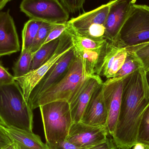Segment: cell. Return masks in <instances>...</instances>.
Instances as JSON below:
<instances>
[{"instance_id":"1","label":"cell","mask_w":149,"mask_h":149,"mask_svg":"<svg viewBox=\"0 0 149 149\" xmlns=\"http://www.w3.org/2000/svg\"><path fill=\"white\" fill-rule=\"evenodd\" d=\"M149 106V87L142 68L123 79L120 114L112 136L117 149H131L137 143L140 122Z\"/></svg>"},{"instance_id":"2","label":"cell","mask_w":149,"mask_h":149,"mask_svg":"<svg viewBox=\"0 0 149 149\" xmlns=\"http://www.w3.org/2000/svg\"><path fill=\"white\" fill-rule=\"evenodd\" d=\"M0 123L10 128L33 132V110L16 81L0 86Z\"/></svg>"},{"instance_id":"3","label":"cell","mask_w":149,"mask_h":149,"mask_svg":"<svg viewBox=\"0 0 149 149\" xmlns=\"http://www.w3.org/2000/svg\"><path fill=\"white\" fill-rule=\"evenodd\" d=\"M46 146L55 148L66 141L73 123L70 104L65 100L51 102L39 107Z\"/></svg>"},{"instance_id":"4","label":"cell","mask_w":149,"mask_h":149,"mask_svg":"<svg viewBox=\"0 0 149 149\" xmlns=\"http://www.w3.org/2000/svg\"><path fill=\"white\" fill-rule=\"evenodd\" d=\"M80 58H75L65 74L41 95L30 106L32 110L51 102L65 100L70 103L86 78Z\"/></svg>"},{"instance_id":"5","label":"cell","mask_w":149,"mask_h":149,"mask_svg":"<svg viewBox=\"0 0 149 149\" xmlns=\"http://www.w3.org/2000/svg\"><path fill=\"white\" fill-rule=\"evenodd\" d=\"M117 40L126 48L149 42V6L134 3Z\"/></svg>"},{"instance_id":"6","label":"cell","mask_w":149,"mask_h":149,"mask_svg":"<svg viewBox=\"0 0 149 149\" xmlns=\"http://www.w3.org/2000/svg\"><path fill=\"white\" fill-rule=\"evenodd\" d=\"M113 0L67 22L68 26L82 36L95 40L105 38V23Z\"/></svg>"},{"instance_id":"7","label":"cell","mask_w":149,"mask_h":149,"mask_svg":"<svg viewBox=\"0 0 149 149\" xmlns=\"http://www.w3.org/2000/svg\"><path fill=\"white\" fill-rule=\"evenodd\" d=\"M20 8L30 19L50 23L66 22L70 16L60 0H22Z\"/></svg>"},{"instance_id":"8","label":"cell","mask_w":149,"mask_h":149,"mask_svg":"<svg viewBox=\"0 0 149 149\" xmlns=\"http://www.w3.org/2000/svg\"><path fill=\"white\" fill-rule=\"evenodd\" d=\"M73 47L70 36L66 30L60 37L59 44L56 50L47 62L38 69L30 71L28 74L15 78V80L20 86L27 103L30 95L36 85L55 64Z\"/></svg>"},{"instance_id":"9","label":"cell","mask_w":149,"mask_h":149,"mask_svg":"<svg viewBox=\"0 0 149 149\" xmlns=\"http://www.w3.org/2000/svg\"><path fill=\"white\" fill-rule=\"evenodd\" d=\"M106 126H92L81 122L73 123L66 141L80 147H92L109 141Z\"/></svg>"},{"instance_id":"10","label":"cell","mask_w":149,"mask_h":149,"mask_svg":"<svg viewBox=\"0 0 149 149\" xmlns=\"http://www.w3.org/2000/svg\"><path fill=\"white\" fill-rule=\"evenodd\" d=\"M123 79L112 81L107 79L102 85L104 102L107 113L106 127L109 135L111 136L113 134L120 114Z\"/></svg>"},{"instance_id":"11","label":"cell","mask_w":149,"mask_h":149,"mask_svg":"<svg viewBox=\"0 0 149 149\" xmlns=\"http://www.w3.org/2000/svg\"><path fill=\"white\" fill-rule=\"evenodd\" d=\"M75 57L76 54L73 47L55 64L31 91L28 101L29 106L66 73Z\"/></svg>"},{"instance_id":"12","label":"cell","mask_w":149,"mask_h":149,"mask_svg":"<svg viewBox=\"0 0 149 149\" xmlns=\"http://www.w3.org/2000/svg\"><path fill=\"white\" fill-rule=\"evenodd\" d=\"M136 0H113L105 23V38L116 41L131 6Z\"/></svg>"},{"instance_id":"13","label":"cell","mask_w":149,"mask_h":149,"mask_svg":"<svg viewBox=\"0 0 149 149\" xmlns=\"http://www.w3.org/2000/svg\"><path fill=\"white\" fill-rule=\"evenodd\" d=\"M127 52V48L118 40L108 41L107 50L96 75L107 79L113 78L124 64Z\"/></svg>"},{"instance_id":"14","label":"cell","mask_w":149,"mask_h":149,"mask_svg":"<svg viewBox=\"0 0 149 149\" xmlns=\"http://www.w3.org/2000/svg\"><path fill=\"white\" fill-rule=\"evenodd\" d=\"M103 82L101 77L97 75L86 78L70 103L73 123L81 121L83 113L94 93Z\"/></svg>"},{"instance_id":"15","label":"cell","mask_w":149,"mask_h":149,"mask_svg":"<svg viewBox=\"0 0 149 149\" xmlns=\"http://www.w3.org/2000/svg\"><path fill=\"white\" fill-rule=\"evenodd\" d=\"M20 49L18 35L9 10L0 12V57L15 53Z\"/></svg>"},{"instance_id":"16","label":"cell","mask_w":149,"mask_h":149,"mask_svg":"<svg viewBox=\"0 0 149 149\" xmlns=\"http://www.w3.org/2000/svg\"><path fill=\"white\" fill-rule=\"evenodd\" d=\"M102 85L94 93L83 113L81 122L85 124L106 127L107 113L104 102Z\"/></svg>"},{"instance_id":"17","label":"cell","mask_w":149,"mask_h":149,"mask_svg":"<svg viewBox=\"0 0 149 149\" xmlns=\"http://www.w3.org/2000/svg\"><path fill=\"white\" fill-rule=\"evenodd\" d=\"M108 40L105 45L99 49H86L74 47L75 54L82 63L84 73L87 77L96 75L107 50Z\"/></svg>"},{"instance_id":"18","label":"cell","mask_w":149,"mask_h":149,"mask_svg":"<svg viewBox=\"0 0 149 149\" xmlns=\"http://www.w3.org/2000/svg\"><path fill=\"white\" fill-rule=\"evenodd\" d=\"M5 131L19 149H48L41 137L32 132L10 128L4 126Z\"/></svg>"},{"instance_id":"19","label":"cell","mask_w":149,"mask_h":149,"mask_svg":"<svg viewBox=\"0 0 149 149\" xmlns=\"http://www.w3.org/2000/svg\"><path fill=\"white\" fill-rule=\"evenodd\" d=\"M59 41L60 37L48 43L44 44L34 54L30 71L39 68L51 57L58 46Z\"/></svg>"},{"instance_id":"20","label":"cell","mask_w":149,"mask_h":149,"mask_svg":"<svg viewBox=\"0 0 149 149\" xmlns=\"http://www.w3.org/2000/svg\"><path fill=\"white\" fill-rule=\"evenodd\" d=\"M127 58L121 68L113 78L108 79L112 81L121 79L134 72L143 68L141 62L136 55L130 51L127 50Z\"/></svg>"},{"instance_id":"21","label":"cell","mask_w":149,"mask_h":149,"mask_svg":"<svg viewBox=\"0 0 149 149\" xmlns=\"http://www.w3.org/2000/svg\"><path fill=\"white\" fill-rule=\"evenodd\" d=\"M43 22L30 19L24 24L22 30V50H31L38 30Z\"/></svg>"},{"instance_id":"22","label":"cell","mask_w":149,"mask_h":149,"mask_svg":"<svg viewBox=\"0 0 149 149\" xmlns=\"http://www.w3.org/2000/svg\"><path fill=\"white\" fill-rule=\"evenodd\" d=\"M66 30L70 36L74 47H80L86 49H95L102 47L107 42V39L95 40L82 36L74 32L69 26Z\"/></svg>"},{"instance_id":"23","label":"cell","mask_w":149,"mask_h":149,"mask_svg":"<svg viewBox=\"0 0 149 149\" xmlns=\"http://www.w3.org/2000/svg\"><path fill=\"white\" fill-rule=\"evenodd\" d=\"M34 54L30 50H22L21 55L13 68L15 78L22 77L30 71Z\"/></svg>"},{"instance_id":"24","label":"cell","mask_w":149,"mask_h":149,"mask_svg":"<svg viewBox=\"0 0 149 149\" xmlns=\"http://www.w3.org/2000/svg\"><path fill=\"white\" fill-rule=\"evenodd\" d=\"M56 24L43 22L31 49V51L34 55L43 45L49 33Z\"/></svg>"},{"instance_id":"25","label":"cell","mask_w":149,"mask_h":149,"mask_svg":"<svg viewBox=\"0 0 149 149\" xmlns=\"http://www.w3.org/2000/svg\"><path fill=\"white\" fill-rule=\"evenodd\" d=\"M137 143L149 147V106L143 113L138 128Z\"/></svg>"},{"instance_id":"26","label":"cell","mask_w":149,"mask_h":149,"mask_svg":"<svg viewBox=\"0 0 149 149\" xmlns=\"http://www.w3.org/2000/svg\"><path fill=\"white\" fill-rule=\"evenodd\" d=\"M128 50L134 53L139 58L145 72L149 71V42L141 44L138 45L127 48Z\"/></svg>"},{"instance_id":"27","label":"cell","mask_w":149,"mask_h":149,"mask_svg":"<svg viewBox=\"0 0 149 149\" xmlns=\"http://www.w3.org/2000/svg\"><path fill=\"white\" fill-rule=\"evenodd\" d=\"M115 146L112 139H109L105 143L88 147L76 146L65 141L51 149H110L115 147Z\"/></svg>"},{"instance_id":"28","label":"cell","mask_w":149,"mask_h":149,"mask_svg":"<svg viewBox=\"0 0 149 149\" xmlns=\"http://www.w3.org/2000/svg\"><path fill=\"white\" fill-rule=\"evenodd\" d=\"M68 27L67 22L61 23H56L52 28L46 40L45 41L44 44L48 43L55 39L59 38L62 34L65 31ZM43 44V45H44Z\"/></svg>"},{"instance_id":"29","label":"cell","mask_w":149,"mask_h":149,"mask_svg":"<svg viewBox=\"0 0 149 149\" xmlns=\"http://www.w3.org/2000/svg\"><path fill=\"white\" fill-rule=\"evenodd\" d=\"M69 13H74L82 8L86 0H60Z\"/></svg>"},{"instance_id":"30","label":"cell","mask_w":149,"mask_h":149,"mask_svg":"<svg viewBox=\"0 0 149 149\" xmlns=\"http://www.w3.org/2000/svg\"><path fill=\"white\" fill-rule=\"evenodd\" d=\"M15 81L14 75L9 73L0 63V86L13 83Z\"/></svg>"},{"instance_id":"31","label":"cell","mask_w":149,"mask_h":149,"mask_svg":"<svg viewBox=\"0 0 149 149\" xmlns=\"http://www.w3.org/2000/svg\"><path fill=\"white\" fill-rule=\"evenodd\" d=\"M13 143L5 131L4 126L0 123V149H3Z\"/></svg>"},{"instance_id":"32","label":"cell","mask_w":149,"mask_h":149,"mask_svg":"<svg viewBox=\"0 0 149 149\" xmlns=\"http://www.w3.org/2000/svg\"><path fill=\"white\" fill-rule=\"evenodd\" d=\"M147 147L148 146H145L141 143H137L134 145L133 149H146Z\"/></svg>"},{"instance_id":"33","label":"cell","mask_w":149,"mask_h":149,"mask_svg":"<svg viewBox=\"0 0 149 149\" xmlns=\"http://www.w3.org/2000/svg\"><path fill=\"white\" fill-rule=\"evenodd\" d=\"M3 149H19L17 145L14 142L12 143L11 144L9 145L8 146L6 147Z\"/></svg>"},{"instance_id":"34","label":"cell","mask_w":149,"mask_h":149,"mask_svg":"<svg viewBox=\"0 0 149 149\" xmlns=\"http://www.w3.org/2000/svg\"><path fill=\"white\" fill-rule=\"evenodd\" d=\"M10 1L11 0H0V10Z\"/></svg>"},{"instance_id":"35","label":"cell","mask_w":149,"mask_h":149,"mask_svg":"<svg viewBox=\"0 0 149 149\" xmlns=\"http://www.w3.org/2000/svg\"><path fill=\"white\" fill-rule=\"evenodd\" d=\"M146 77L147 79V83L149 87V71L146 72Z\"/></svg>"},{"instance_id":"36","label":"cell","mask_w":149,"mask_h":149,"mask_svg":"<svg viewBox=\"0 0 149 149\" xmlns=\"http://www.w3.org/2000/svg\"><path fill=\"white\" fill-rule=\"evenodd\" d=\"M146 149H149V147H147V148Z\"/></svg>"},{"instance_id":"37","label":"cell","mask_w":149,"mask_h":149,"mask_svg":"<svg viewBox=\"0 0 149 149\" xmlns=\"http://www.w3.org/2000/svg\"><path fill=\"white\" fill-rule=\"evenodd\" d=\"M113 149H117V148H116V147H115V148H114Z\"/></svg>"},{"instance_id":"38","label":"cell","mask_w":149,"mask_h":149,"mask_svg":"<svg viewBox=\"0 0 149 149\" xmlns=\"http://www.w3.org/2000/svg\"><path fill=\"white\" fill-rule=\"evenodd\" d=\"M115 147H114V148H115ZM113 148L110 149H113V148Z\"/></svg>"}]
</instances>
